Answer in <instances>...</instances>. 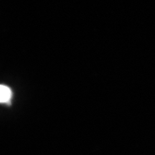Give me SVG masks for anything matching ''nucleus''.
<instances>
[{
  "label": "nucleus",
  "mask_w": 155,
  "mask_h": 155,
  "mask_svg": "<svg viewBox=\"0 0 155 155\" xmlns=\"http://www.w3.org/2000/svg\"><path fill=\"white\" fill-rule=\"evenodd\" d=\"M12 92L8 86L0 85V103L1 104H10Z\"/></svg>",
  "instance_id": "1"
}]
</instances>
